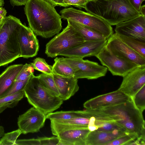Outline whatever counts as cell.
Listing matches in <instances>:
<instances>
[{
  "instance_id": "obj_1",
  "label": "cell",
  "mask_w": 145,
  "mask_h": 145,
  "mask_svg": "<svg viewBox=\"0 0 145 145\" xmlns=\"http://www.w3.org/2000/svg\"><path fill=\"white\" fill-rule=\"evenodd\" d=\"M24 10L29 27L36 36L49 38L62 29L61 16L47 0H28Z\"/></svg>"
},
{
  "instance_id": "obj_2",
  "label": "cell",
  "mask_w": 145,
  "mask_h": 145,
  "mask_svg": "<svg viewBox=\"0 0 145 145\" xmlns=\"http://www.w3.org/2000/svg\"><path fill=\"white\" fill-rule=\"evenodd\" d=\"M94 110L106 115L127 132L136 134L137 139L145 142V121L142 113L135 107L132 99L114 106Z\"/></svg>"
},
{
  "instance_id": "obj_3",
  "label": "cell",
  "mask_w": 145,
  "mask_h": 145,
  "mask_svg": "<svg viewBox=\"0 0 145 145\" xmlns=\"http://www.w3.org/2000/svg\"><path fill=\"white\" fill-rule=\"evenodd\" d=\"M84 9L87 12L105 20L111 26L116 25L140 14L128 0L88 1Z\"/></svg>"
},
{
  "instance_id": "obj_4",
  "label": "cell",
  "mask_w": 145,
  "mask_h": 145,
  "mask_svg": "<svg viewBox=\"0 0 145 145\" xmlns=\"http://www.w3.org/2000/svg\"><path fill=\"white\" fill-rule=\"evenodd\" d=\"M22 24L11 15L5 18L0 29V67L20 57L19 32Z\"/></svg>"
},
{
  "instance_id": "obj_5",
  "label": "cell",
  "mask_w": 145,
  "mask_h": 145,
  "mask_svg": "<svg viewBox=\"0 0 145 145\" xmlns=\"http://www.w3.org/2000/svg\"><path fill=\"white\" fill-rule=\"evenodd\" d=\"M24 92L28 103L46 115L59 108L63 102L58 96L43 86L38 76L33 74L29 79Z\"/></svg>"
},
{
  "instance_id": "obj_6",
  "label": "cell",
  "mask_w": 145,
  "mask_h": 145,
  "mask_svg": "<svg viewBox=\"0 0 145 145\" xmlns=\"http://www.w3.org/2000/svg\"><path fill=\"white\" fill-rule=\"evenodd\" d=\"M60 14L61 19L72 21L88 27L101 34L106 39L113 34L112 26L107 22L88 12L71 7L61 10Z\"/></svg>"
},
{
  "instance_id": "obj_7",
  "label": "cell",
  "mask_w": 145,
  "mask_h": 145,
  "mask_svg": "<svg viewBox=\"0 0 145 145\" xmlns=\"http://www.w3.org/2000/svg\"><path fill=\"white\" fill-rule=\"evenodd\" d=\"M85 41L82 35L68 23L62 32L57 34L46 44L45 53L48 57H54Z\"/></svg>"
},
{
  "instance_id": "obj_8",
  "label": "cell",
  "mask_w": 145,
  "mask_h": 145,
  "mask_svg": "<svg viewBox=\"0 0 145 145\" xmlns=\"http://www.w3.org/2000/svg\"><path fill=\"white\" fill-rule=\"evenodd\" d=\"M60 59L68 64L74 72V77L78 79L86 78L95 79L105 76L107 68L99 65L98 63L84 60L79 57H59Z\"/></svg>"
},
{
  "instance_id": "obj_9",
  "label": "cell",
  "mask_w": 145,
  "mask_h": 145,
  "mask_svg": "<svg viewBox=\"0 0 145 145\" xmlns=\"http://www.w3.org/2000/svg\"><path fill=\"white\" fill-rule=\"evenodd\" d=\"M95 57L103 65L106 67L114 76L123 77L139 66L132 62L115 55L106 46Z\"/></svg>"
},
{
  "instance_id": "obj_10",
  "label": "cell",
  "mask_w": 145,
  "mask_h": 145,
  "mask_svg": "<svg viewBox=\"0 0 145 145\" xmlns=\"http://www.w3.org/2000/svg\"><path fill=\"white\" fill-rule=\"evenodd\" d=\"M106 48L115 55L132 62L138 66L145 65V58L133 50L115 33L108 39Z\"/></svg>"
},
{
  "instance_id": "obj_11",
  "label": "cell",
  "mask_w": 145,
  "mask_h": 145,
  "mask_svg": "<svg viewBox=\"0 0 145 145\" xmlns=\"http://www.w3.org/2000/svg\"><path fill=\"white\" fill-rule=\"evenodd\" d=\"M46 119V115L33 107L19 116L17 124L22 133H37L44 126Z\"/></svg>"
},
{
  "instance_id": "obj_12",
  "label": "cell",
  "mask_w": 145,
  "mask_h": 145,
  "mask_svg": "<svg viewBox=\"0 0 145 145\" xmlns=\"http://www.w3.org/2000/svg\"><path fill=\"white\" fill-rule=\"evenodd\" d=\"M115 33L145 42V16L139 15L116 25Z\"/></svg>"
},
{
  "instance_id": "obj_13",
  "label": "cell",
  "mask_w": 145,
  "mask_h": 145,
  "mask_svg": "<svg viewBox=\"0 0 145 145\" xmlns=\"http://www.w3.org/2000/svg\"><path fill=\"white\" fill-rule=\"evenodd\" d=\"M123 77L118 89L132 98L145 84V65L138 66Z\"/></svg>"
},
{
  "instance_id": "obj_14",
  "label": "cell",
  "mask_w": 145,
  "mask_h": 145,
  "mask_svg": "<svg viewBox=\"0 0 145 145\" xmlns=\"http://www.w3.org/2000/svg\"><path fill=\"white\" fill-rule=\"evenodd\" d=\"M131 99V97L118 89L87 101L84 103L83 106L86 109L94 110L114 106Z\"/></svg>"
},
{
  "instance_id": "obj_15",
  "label": "cell",
  "mask_w": 145,
  "mask_h": 145,
  "mask_svg": "<svg viewBox=\"0 0 145 145\" xmlns=\"http://www.w3.org/2000/svg\"><path fill=\"white\" fill-rule=\"evenodd\" d=\"M107 39L86 41L81 44L60 53L59 56L66 57L83 58L95 56L105 46Z\"/></svg>"
},
{
  "instance_id": "obj_16",
  "label": "cell",
  "mask_w": 145,
  "mask_h": 145,
  "mask_svg": "<svg viewBox=\"0 0 145 145\" xmlns=\"http://www.w3.org/2000/svg\"><path fill=\"white\" fill-rule=\"evenodd\" d=\"M20 57L28 58L36 56L39 49L36 36L29 27L22 24L19 32Z\"/></svg>"
},
{
  "instance_id": "obj_17",
  "label": "cell",
  "mask_w": 145,
  "mask_h": 145,
  "mask_svg": "<svg viewBox=\"0 0 145 145\" xmlns=\"http://www.w3.org/2000/svg\"><path fill=\"white\" fill-rule=\"evenodd\" d=\"M50 120L52 133L57 136L61 132L68 130L78 128H88L89 118L86 116L67 120Z\"/></svg>"
},
{
  "instance_id": "obj_18",
  "label": "cell",
  "mask_w": 145,
  "mask_h": 145,
  "mask_svg": "<svg viewBox=\"0 0 145 145\" xmlns=\"http://www.w3.org/2000/svg\"><path fill=\"white\" fill-rule=\"evenodd\" d=\"M90 131L88 128H75L64 131L57 136L59 139L58 145H85Z\"/></svg>"
},
{
  "instance_id": "obj_19",
  "label": "cell",
  "mask_w": 145,
  "mask_h": 145,
  "mask_svg": "<svg viewBox=\"0 0 145 145\" xmlns=\"http://www.w3.org/2000/svg\"><path fill=\"white\" fill-rule=\"evenodd\" d=\"M53 75L59 96L63 101L68 99L78 90V79L74 77H65Z\"/></svg>"
},
{
  "instance_id": "obj_20",
  "label": "cell",
  "mask_w": 145,
  "mask_h": 145,
  "mask_svg": "<svg viewBox=\"0 0 145 145\" xmlns=\"http://www.w3.org/2000/svg\"><path fill=\"white\" fill-rule=\"evenodd\" d=\"M127 133H129L118 130L112 131L97 130L90 131L86 138L85 145H106Z\"/></svg>"
},
{
  "instance_id": "obj_21",
  "label": "cell",
  "mask_w": 145,
  "mask_h": 145,
  "mask_svg": "<svg viewBox=\"0 0 145 145\" xmlns=\"http://www.w3.org/2000/svg\"><path fill=\"white\" fill-rule=\"evenodd\" d=\"M23 66L22 64L10 65L0 74V98L12 87Z\"/></svg>"
},
{
  "instance_id": "obj_22",
  "label": "cell",
  "mask_w": 145,
  "mask_h": 145,
  "mask_svg": "<svg viewBox=\"0 0 145 145\" xmlns=\"http://www.w3.org/2000/svg\"><path fill=\"white\" fill-rule=\"evenodd\" d=\"M67 21L82 35L85 41L106 39L101 34L88 27L72 21Z\"/></svg>"
},
{
  "instance_id": "obj_23",
  "label": "cell",
  "mask_w": 145,
  "mask_h": 145,
  "mask_svg": "<svg viewBox=\"0 0 145 145\" xmlns=\"http://www.w3.org/2000/svg\"><path fill=\"white\" fill-rule=\"evenodd\" d=\"M52 66L53 74L65 77H74V72L71 67L59 58L56 57Z\"/></svg>"
},
{
  "instance_id": "obj_24",
  "label": "cell",
  "mask_w": 145,
  "mask_h": 145,
  "mask_svg": "<svg viewBox=\"0 0 145 145\" xmlns=\"http://www.w3.org/2000/svg\"><path fill=\"white\" fill-rule=\"evenodd\" d=\"M24 95V90L0 98V113L8 108L16 106Z\"/></svg>"
},
{
  "instance_id": "obj_25",
  "label": "cell",
  "mask_w": 145,
  "mask_h": 145,
  "mask_svg": "<svg viewBox=\"0 0 145 145\" xmlns=\"http://www.w3.org/2000/svg\"><path fill=\"white\" fill-rule=\"evenodd\" d=\"M85 116L84 110L61 111L50 113L46 115V118L50 120H65Z\"/></svg>"
},
{
  "instance_id": "obj_26",
  "label": "cell",
  "mask_w": 145,
  "mask_h": 145,
  "mask_svg": "<svg viewBox=\"0 0 145 145\" xmlns=\"http://www.w3.org/2000/svg\"><path fill=\"white\" fill-rule=\"evenodd\" d=\"M116 35L130 48L145 58V42L130 37Z\"/></svg>"
},
{
  "instance_id": "obj_27",
  "label": "cell",
  "mask_w": 145,
  "mask_h": 145,
  "mask_svg": "<svg viewBox=\"0 0 145 145\" xmlns=\"http://www.w3.org/2000/svg\"><path fill=\"white\" fill-rule=\"evenodd\" d=\"M37 76L43 86L56 95L59 96V93L54 79L53 75L42 73Z\"/></svg>"
},
{
  "instance_id": "obj_28",
  "label": "cell",
  "mask_w": 145,
  "mask_h": 145,
  "mask_svg": "<svg viewBox=\"0 0 145 145\" xmlns=\"http://www.w3.org/2000/svg\"><path fill=\"white\" fill-rule=\"evenodd\" d=\"M34 69L38 70L42 73L53 75L52 66L48 65L43 58L38 57L34 59L33 62L30 63Z\"/></svg>"
},
{
  "instance_id": "obj_29",
  "label": "cell",
  "mask_w": 145,
  "mask_h": 145,
  "mask_svg": "<svg viewBox=\"0 0 145 145\" xmlns=\"http://www.w3.org/2000/svg\"><path fill=\"white\" fill-rule=\"evenodd\" d=\"M131 98L135 107L142 113L145 109V84Z\"/></svg>"
},
{
  "instance_id": "obj_30",
  "label": "cell",
  "mask_w": 145,
  "mask_h": 145,
  "mask_svg": "<svg viewBox=\"0 0 145 145\" xmlns=\"http://www.w3.org/2000/svg\"><path fill=\"white\" fill-rule=\"evenodd\" d=\"M22 133L19 129L5 133L0 139V145H16L17 138Z\"/></svg>"
},
{
  "instance_id": "obj_31",
  "label": "cell",
  "mask_w": 145,
  "mask_h": 145,
  "mask_svg": "<svg viewBox=\"0 0 145 145\" xmlns=\"http://www.w3.org/2000/svg\"><path fill=\"white\" fill-rule=\"evenodd\" d=\"M138 138V135L136 133H127L108 143L106 145H127L130 142Z\"/></svg>"
},
{
  "instance_id": "obj_32",
  "label": "cell",
  "mask_w": 145,
  "mask_h": 145,
  "mask_svg": "<svg viewBox=\"0 0 145 145\" xmlns=\"http://www.w3.org/2000/svg\"><path fill=\"white\" fill-rule=\"evenodd\" d=\"M34 69L31 64L25 63L16 77V81H23L33 74Z\"/></svg>"
},
{
  "instance_id": "obj_33",
  "label": "cell",
  "mask_w": 145,
  "mask_h": 145,
  "mask_svg": "<svg viewBox=\"0 0 145 145\" xmlns=\"http://www.w3.org/2000/svg\"><path fill=\"white\" fill-rule=\"evenodd\" d=\"M118 130L126 131L115 121H112L105 122L98 128L97 130L112 131Z\"/></svg>"
},
{
  "instance_id": "obj_34",
  "label": "cell",
  "mask_w": 145,
  "mask_h": 145,
  "mask_svg": "<svg viewBox=\"0 0 145 145\" xmlns=\"http://www.w3.org/2000/svg\"><path fill=\"white\" fill-rule=\"evenodd\" d=\"M30 77L23 81H15L12 88L4 95L3 97L13 94L22 90H24L25 87Z\"/></svg>"
},
{
  "instance_id": "obj_35",
  "label": "cell",
  "mask_w": 145,
  "mask_h": 145,
  "mask_svg": "<svg viewBox=\"0 0 145 145\" xmlns=\"http://www.w3.org/2000/svg\"><path fill=\"white\" fill-rule=\"evenodd\" d=\"M88 0H63V7H67L73 6L80 9L84 8Z\"/></svg>"
},
{
  "instance_id": "obj_36",
  "label": "cell",
  "mask_w": 145,
  "mask_h": 145,
  "mask_svg": "<svg viewBox=\"0 0 145 145\" xmlns=\"http://www.w3.org/2000/svg\"><path fill=\"white\" fill-rule=\"evenodd\" d=\"M40 140V145H58L59 142L58 137H41L38 138Z\"/></svg>"
},
{
  "instance_id": "obj_37",
  "label": "cell",
  "mask_w": 145,
  "mask_h": 145,
  "mask_svg": "<svg viewBox=\"0 0 145 145\" xmlns=\"http://www.w3.org/2000/svg\"><path fill=\"white\" fill-rule=\"evenodd\" d=\"M16 145H40V142L38 138L17 140Z\"/></svg>"
},
{
  "instance_id": "obj_38",
  "label": "cell",
  "mask_w": 145,
  "mask_h": 145,
  "mask_svg": "<svg viewBox=\"0 0 145 145\" xmlns=\"http://www.w3.org/2000/svg\"><path fill=\"white\" fill-rule=\"evenodd\" d=\"M128 1L132 6L139 12L141 4L145 0H128Z\"/></svg>"
},
{
  "instance_id": "obj_39",
  "label": "cell",
  "mask_w": 145,
  "mask_h": 145,
  "mask_svg": "<svg viewBox=\"0 0 145 145\" xmlns=\"http://www.w3.org/2000/svg\"><path fill=\"white\" fill-rule=\"evenodd\" d=\"M28 0H10L11 5L13 6L25 5Z\"/></svg>"
},
{
  "instance_id": "obj_40",
  "label": "cell",
  "mask_w": 145,
  "mask_h": 145,
  "mask_svg": "<svg viewBox=\"0 0 145 145\" xmlns=\"http://www.w3.org/2000/svg\"><path fill=\"white\" fill-rule=\"evenodd\" d=\"M54 7L57 6L63 7V0H47Z\"/></svg>"
},
{
  "instance_id": "obj_41",
  "label": "cell",
  "mask_w": 145,
  "mask_h": 145,
  "mask_svg": "<svg viewBox=\"0 0 145 145\" xmlns=\"http://www.w3.org/2000/svg\"><path fill=\"white\" fill-rule=\"evenodd\" d=\"M7 11L3 7L0 8V20H4L6 16Z\"/></svg>"
},
{
  "instance_id": "obj_42",
  "label": "cell",
  "mask_w": 145,
  "mask_h": 145,
  "mask_svg": "<svg viewBox=\"0 0 145 145\" xmlns=\"http://www.w3.org/2000/svg\"><path fill=\"white\" fill-rule=\"evenodd\" d=\"M140 14L142 15L145 16V5H143L141 6L140 8L139 12Z\"/></svg>"
},
{
  "instance_id": "obj_43",
  "label": "cell",
  "mask_w": 145,
  "mask_h": 145,
  "mask_svg": "<svg viewBox=\"0 0 145 145\" xmlns=\"http://www.w3.org/2000/svg\"><path fill=\"white\" fill-rule=\"evenodd\" d=\"M5 133V130L3 127L0 126V138L2 137Z\"/></svg>"
},
{
  "instance_id": "obj_44",
  "label": "cell",
  "mask_w": 145,
  "mask_h": 145,
  "mask_svg": "<svg viewBox=\"0 0 145 145\" xmlns=\"http://www.w3.org/2000/svg\"><path fill=\"white\" fill-rule=\"evenodd\" d=\"M4 5V0H0V8L2 7Z\"/></svg>"
},
{
  "instance_id": "obj_45",
  "label": "cell",
  "mask_w": 145,
  "mask_h": 145,
  "mask_svg": "<svg viewBox=\"0 0 145 145\" xmlns=\"http://www.w3.org/2000/svg\"><path fill=\"white\" fill-rule=\"evenodd\" d=\"M4 20H0V24H1L3 23Z\"/></svg>"
},
{
  "instance_id": "obj_46",
  "label": "cell",
  "mask_w": 145,
  "mask_h": 145,
  "mask_svg": "<svg viewBox=\"0 0 145 145\" xmlns=\"http://www.w3.org/2000/svg\"><path fill=\"white\" fill-rule=\"evenodd\" d=\"M96 0H88V1H94Z\"/></svg>"
},
{
  "instance_id": "obj_47",
  "label": "cell",
  "mask_w": 145,
  "mask_h": 145,
  "mask_svg": "<svg viewBox=\"0 0 145 145\" xmlns=\"http://www.w3.org/2000/svg\"><path fill=\"white\" fill-rule=\"evenodd\" d=\"M2 24H0V29H1V26Z\"/></svg>"
}]
</instances>
